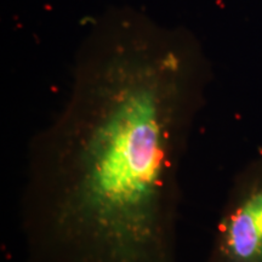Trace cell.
Listing matches in <instances>:
<instances>
[{"mask_svg": "<svg viewBox=\"0 0 262 262\" xmlns=\"http://www.w3.org/2000/svg\"><path fill=\"white\" fill-rule=\"evenodd\" d=\"M206 262H262V157L232 182Z\"/></svg>", "mask_w": 262, "mask_h": 262, "instance_id": "2", "label": "cell"}, {"mask_svg": "<svg viewBox=\"0 0 262 262\" xmlns=\"http://www.w3.org/2000/svg\"><path fill=\"white\" fill-rule=\"evenodd\" d=\"M206 81L201 51L169 34L81 51L68 100L27 147V262H180L181 170Z\"/></svg>", "mask_w": 262, "mask_h": 262, "instance_id": "1", "label": "cell"}]
</instances>
